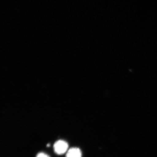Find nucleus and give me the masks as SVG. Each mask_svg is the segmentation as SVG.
<instances>
[{
  "instance_id": "obj_3",
  "label": "nucleus",
  "mask_w": 157,
  "mask_h": 157,
  "mask_svg": "<svg viewBox=\"0 0 157 157\" xmlns=\"http://www.w3.org/2000/svg\"><path fill=\"white\" fill-rule=\"evenodd\" d=\"M36 157H49L48 156V155L45 154L44 153H39L38 154V155H37Z\"/></svg>"
},
{
  "instance_id": "obj_2",
  "label": "nucleus",
  "mask_w": 157,
  "mask_h": 157,
  "mask_svg": "<svg viewBox=\"0 0 157 157\" xmlns=\"http://www.w3.org/2000/svg\"><path fill=\"white\" fill-rule=\"evenodd\" d=\"M81 151L77 147H73L68 151L66 157H81Z\"/></svg>"
},
{
  "instance_id": "obj_1",
  "label": "nucleus",
  "mask_w": 157,
  "mask_h": 157,
  "mask_svg": "<svg viewBox=\"0 0 157 157\" xmlns=\"http://www.w3.org/2000/svg\"><path fill=\"white\" fill-rule=\"evenodd\" d=\"M68 147V144L63 140L56 141L54 145V151L58 155H62L65 153L67 151Z\"/></svg>"
}]
</instances>
